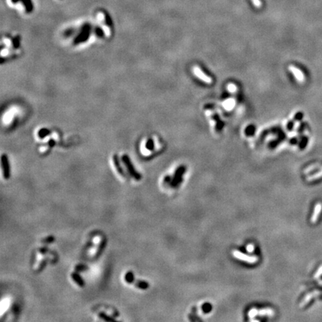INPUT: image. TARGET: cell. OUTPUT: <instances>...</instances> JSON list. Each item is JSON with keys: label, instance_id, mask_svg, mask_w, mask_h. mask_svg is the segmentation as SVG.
Listing matches in <instances>:
<instances>
[{"label": "cell", "instance_id": "obj_7", "mask_svg": "<svg viewBox=\"0 0 322 322\" xmlns=\"http://www.w3.org/2000/svg\"><path fill=\"white\" fill-rule=\"evenodd\" d=\"M289 70L291 71L292 73H293V75L295 76V78H296L297 81H300V82H304V80H305V78H304V74H303L302 72L300 70V69H297V68L294 67V66H292V65L289 67Z\"/></svg>", "mask_w": 322, "mask_h": 322}, {"label": "cell", "instance_id": "obj_18", "mask_svg": "<svg viewBox=\"0 0 322 322\" xmlns=\"http://www.w3.org/2000/svg\"><path fill=\"white\" fill-rule=\"evenodd\" d=\"M104 20H105L106 25H107L108 26H112L113 22H112V20H111V17H110L108 14L106 13V12H104Z\"/></svg>", "mask_w": 322, "mask_h": 322}, {"label": "cell", "instance_id": "obj_21", "mask_svg": "<svg viewBox=\"0 0 322 322\" xmlns=\"http://www.w3.org/2000/svg\"><path fill=\"white\" fill-rule=\"evenodd\" d=\"M259 313H260V315H269V316H273V314H274L273 311L270 309H261Z\"/></svg>", "mask_w": 322, "mask_h": 322}, {"label": "cell", "instance_id": "obj_17", "mask_svg": "<svg viewBox=\"0 0 322 322\" xmlns=\"http://www.w3.org/2000/svg\"><path fill=\"white\" fill-rule=\"evenodd\" d=\"M94 32H95V34H96V36L98 37H99V38H103L104 37V31H103V30H102V29H101L100 27H99V26H97V27L95 28V30H94Z\"/></svg>", "mask_w": 322, "mask_h": 322}, {"label": "cell", "instance_id": "obj_14", "mask_svg": "<svg viewBox=\"0 0 322 322\" xmlns=\"http://www.w3.org/2000/svg\"><path fill=\"white\" fill-rule=\"evenodd\" d=\"M136 286L137 287V288L140 289H147L148 288H149V283H147V282L144 281H139L138 282H137L136 283Z\"/></svg>", "mask_w": 322, "mask_h": 322}, {"label": "cell", "instance_id": "obj_11", "mask_svg": "<svg viewBox=\"0 0 322 322\" xmlns=\"http://www.w3.org/2000/svg\"><path fill=\"white\" fill-rule=\"evenodd\" d=\"M113 161H114V163L115 166H116V169H117L118 172H119V173L121 175L124 176V175H125L124 170H123L121 164H120L119 159V157H118V156L116 155V154H115V155L113 157Z\"/></svg>", "mask_w": 322, "mask_h": 322}, {"label": "cell", "instance_id": "obj_8", "mask_svg": "<svg viewBox=\"0 0 322 322\" xmlns=\"http://www.w3.org/2000/svg\"><path fill=\"white\" fill-rule=\"evenodd\" d=\"M321 292H320V291H314V292H311V293L308 294L307 296L304 297V299L302 301L301 303L300 307H304V306L307 305L308 303H309L311 300H312V297H317V296H318V295H321Z\"/></svg>", "mask_w": 322, "mask_h": 322}, {"label": "cell", "instance_id": "obj_13", "mask_svg": "<svg viewBox=\"0 0 322 322\" xmlns=\"http://www.w3.org/2000/svg\"><path fill=\"white\" fill-rule=\"evenodd\" d=\"M50 134H51V131L48 129H47V128H42V129L40 130L39 132H38V136H39V137L41 139H43L47 137V136L49 135Z\"/></svg>", "mask_w": 322, "mask_h": 322}, {"label": "cell", "instance_id": "obj_4", "mask_svg": "<svg viewBox=\"0 0 322 322\" xmlns=\"http://www.w3.org/2000/svg\"><path fill=\"white\" fill-rule=\"evenodd\" d=\"M233 254L236 258L242 261H245V262H248V263H255L256 262L258 261V258L255 257V256H248L247 254H244L241 253V252L238 251V250H234Z\"/></svg>", "mask_w": 322, "mask_h": 322}, {"label": "cell", "instance_id": "obj_27", "mask_svg": "<svg viewBox=\"0 0 322 322\" xmlns=\"http://www.w3.org/2000/svg\"><path fill=\"white\" fill-rule=\"evenodd\" d=\"M247 249L249 252H252L254 250V246L252 245H248V246L247 247Z\"/></svg>", "mask_w": 322, "mask_h": 322}, {"label": "cell", "instance_id": "obj_5", "mask_svg": "<svg viewBox=\"0 0 322 322\" xmlns=\"http://www.w3.org/2000/svg\"><path fill=\"white\" fill-rule=\"evenodd\" d=\"M193 72H194L195 76H197L199 79H201V81H204L205 83H211L212 82H213V80L211 79V78L209 77V76H207V75H205L204 73L202 72V70H201L199 67H197V66H196V67H193Z\"/></svg>", "mask_w": 322, "mask_h": 322}, {"label": "cell", "instance_id": "obj_23", "mask_svg": "<svg viewBox=\"0 0 322 322\" xmlns=\"http://www.w3.org/2000/svg\"><path fill=\"white\" fill-rule=\"evenodd\" d=\"M321 275H322V265L320 266L318 271L316 273V274H315V276H314L315 279H318V278H319Z\"/></svg>", "mask_w": 322, "mask_h": 322}, {"label": "cell", "instance_id": "obj_29", "mask_svg": "<svg viewBox=\"0 0 322 322\" xmlns=\"http://www.w3.org/2000/svg\"><path fill=\"white\" fill-rule=\"evenodd\" d=\"M318 283H319L320 285H321V286H322V281H318Z\"/></svg>", "mask_w": 322, "mask_h": 322}, {"label": "cell", "instance_id": "obj_19", "mask_svg": "<svg viewBox=\"0 0 322 322\" xmlns=\"http://www.w3.org/2000/svg\"><path fill=\"white\" fill-rule=\"evenodd\" d=\"M145 147H146V149H149V150L152 151L153 149H154V141L151 140V139H149V140H148L147 142H146Z\"/></svg>", "mask_w": 322, "mask_h": 322}, {"label": "cell", "instance_id": "obj_16", "mask_svg": "<svg viewBox=\"0 0 322 322\" xmlns=\"http://www.w3.org/2000/svg\"><path fill=\"white\" fill-rule=\"evenodd\" d=\"M322 177V169L320 170V171L317 172V173L315 174V175H311V176L308 177L307 180L308 181H312V180H317V179L320 178V177Z\"/></svg>", "mask_w": 322, "mask_h": 322}, {"label": "cell", "instance_id": "obj_15", "mask_svg": "<svg viewBox=\"0 0 322 322\" xmlns=\"http://www.w3.org/2000/svg\"><path fill=\"white\" fill-rule=\"evenodd\" d=\"M99 317L101 318V319H102L103 321H116V320H115V318L111 317V316H107V314H105V313L104 312H100L99 314Z\"/></svg>", "mask_w": 322, "mask_h": 322}, {"label": "cell", "instance_id": "obj_9", "mask_svg": "<svg viewBox=\"0 0 322 322\" xmlns=\"http://www.w3.org/2000/svg\"><path fill=\"white\" fill-rule=\"evenodd\" d=\"M321 210H322L321 204L318 203L317 204H316V206H315V208H314V212H313V214H312V218H311V222H312V224H315L317 222L318 216H319Z\"/></svg>", "mask_w": 322, "mask_h": 322}, {"label": "cell", "instance_id": "obj_24", "mask_svg": "<svg viewBox=\"0 0 322 322\" xmlns=\"http://www.w3.org/2000/svg\"><path fill=\"white\" fill-rule=\"evenodd\" d=\"M55 241V237H53V236H48V237H47L44 240H43V242H52Z\"/></svg>", "mask_w": 322, "mask_h": 322}, {"label": "cell", "instance_id": "obj_22", "mask_svg": "<svg viewBox=\"0 0 322 322\" xmlns=\"http://www.w3.org/2000/svg\"><path fill=\"white\" fill-rule=\"evenodd\" d=\"M251 2L256 8H260L262 6V2H261L260 0H251Z\"/></svg>", "mask_w": 322, "mask_h": 322}, {"label": "cell", "instance_id": "obj_25", "mask_svg": "<svg viewBox=\"0 0 322 322\" xmlns=\"http://www.w3.org/2000/svg\"><path fill=\"white\" fill-rule=\"evenodd\" d=\"M257 312H258L257 311V309H253L252 310L250 311L249 313H248V315H249V317H254L257 314Z\"/></svg>", "mask_w": 322, "mask_h": 322}, {"label": "cell", "instance_id": "obj_3", "mask_svg": "<svg viewBox=\"0 0 322 322\" xmlns=\"http://www.w3.org/2000/svg\"><path fill=\"white\" fill-rule=\"evenodd\" d=\"M1 163L2 167L3 175L5 179H8L10 176V163L9 160H8V156L6 154H2L1 157Z\"/></svg>", "mask_w": 322, "mask_h": 322}, {"label": "cell", "instance_id": "obj_20", "mask_svg": "<svg viewBox=\"0 0 322 322\" xmlns=\"http://www.w3.org/2000/svg\"><path fill=\"white\" fill-rule=\"evenodd\" d=\"M20 36H17L13 39V46L14 48H17L20 46Z\"/></svg>", "mask_w": 322, "mask_h": 322}, {"label": "cell", "instance_id": "obj_2", "mask_svg": "<svg viewBox=\"0 0 322 322\" xmlns=\"http://www.w3.org/2000/svg\"><path fill=\"white\" fill-rule=\"evenodd\" d=\"M122 161L123 163L125 165L127 170L129 172L130 175H131V177H134L136 180H140L141 179L140 174L135 169L133 163H132L131 161H130L129 157L127 155V154H124V155L122 157Z\"/></svg>", "mask_w": 322, "mask_h": 322}, {"label": "cell", "instance_id": "obj_10", "mask_svg": "<svg viewBox=\"0 0 322 322\" xmlns=\"http://www.w3.org/2000/svg\"><path fill=\"white\" fill-rule=\"evenodd\" d=\"M71 277H72L73 281L75 282V283H76V284L78 285L80 287H83L85 286V282L84 281H83V279L82 277H81V275H80L79 274H78V272H73L72 273V274H71Z\"/></svg>", "mask_w": 322, "mask_h": 322}, {"label": "cell", "instance_id": "obj_26", "mask_svg": "<svg viewBox=\"0 0 322 322\" xmlns=\"http://www.w3.org/2000/svg\"><path fill=\"white\" fill-rule=\"evenodd\" d=\"M73 33H74V30H72V29H69V30H67L65 31V35L67 37H69V35L72 34Z\"/></svg>", "mask_w": 322, "mask_h": 322}, {"label": "cell", "instance_id": "obj_28", "mask_svg": "<svg viewBox=\"0 0 322 322\" xmlns=\"http://www.w3.org/2000/svg\"><path fill=\"white\" fill-rule=\"evenodd\" d=\"M49 145L51 146H53L55 145V141H54L53 140H51L49 141Z\"/></svg>", "mask_w": 322, "mask_h": 322}, {"label": "cell", "instance_id": "obj_1", "mask_svg": "<svg viewBox=\"0 0 322 322\" xmlns=\"http://www.w3.org/2000/svg\"><path fill=\"white\" fill-rule=\"evenodd\" d=\"M91 25H90V24L86 23L84 24V25H83L81 29V31H80V33L78 34L77 37L75 38L74 44L78 45L80 44V43L86 42L89 39V37H90V34H91Z\"/></svg>", "mask_w": 322, "mask_h": 322}, {"label": "cell", "instance_id": "obj_12", "mask_svg": "<svg viewBox=\"0 0 322 322\" xmlns=\"http://www.w3.org/2000/svg\"><path fill=\"white\" fill-rule=\"evenodd\" d=\"M125 280L128 283H133V282L134 281V273L132 272V271H128V272L125 274Z\"/></svg>", "mask_w": 322, "mask_h": 322}, {"label": "cell", "instance_id": "obj_6", "mask_svg": "<svg viewBox=\"0 0 322 322\" xmlns=\"http://www.w3.org/2000/svg\"><path fill=\"white\" fill-rule=\"evenodd\" d=\"M12 3L16 4V3H22L25 7V10L27 13H31L33 10V4L31 0H10Z\"/></svg>", "mask_w": 322, "mask_h": 322}]
</instances>
